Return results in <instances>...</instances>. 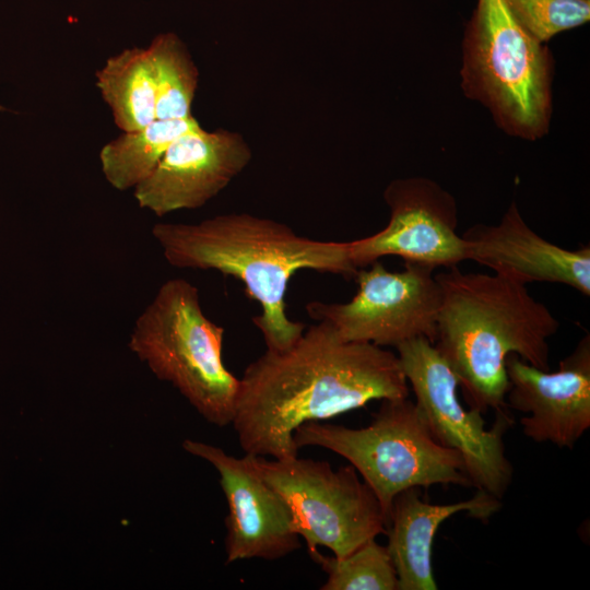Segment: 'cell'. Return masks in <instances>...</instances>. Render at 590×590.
I'll return each instance as SVG.
<instances>
[{
    "label": "cell",
    "instance_id": "52a82bcc",
    "mask_svg": "<svg viewBox=\"0 0 590 590\" xmlns=\"http://www.w3.org/2000/svg\"><path fill=\"white\" fill-rule=\"evenodd\" d=\"M251 459L285 500L310 556L323 546L343 557L386 534L381 504L352 464L334 470L327 461L298 457L268 460L251 455Z\"/></svg>",
    "mask_w": 590,
    "mask_h": 590
},
{
    "label": "cell",
    "instance_id": "277c9868",
    "mask_svg": "<svg viewBox=\"0 0 590 590\" xmlns=\"http://www.w3.org/2000/svg\"><path fill=\"white\" fill-rule=\"evenodd\" d=\"M224 332L204 315L198 287L175 278L138 316L128 346L205 421L225 427L234 417L239 379L223 362Z\"/></svg>",
    "mask_w": 590,
    "mask_h": 590
},
{
    "label": "cell",
    "instance_id": "2e32d148",
    "mask_svg": "<svg viewBox=\"0 0 590 590\" xmlns=\"http://www.w3.org/2000/svg\"><path fill=\"white\" fill-rule=\"evenodd\" d=\"M96 85L123 132L140 130L156 119L155 85L146 48H127L109 57L96 72Z\"/></svg>",
    "mask_w": 590,
    "mask_h": 590
},
{
    "label": "cell",
    "instance_id": "3957f363",
    "mask_svg": "<svg viewBox=\"0 0 590 590\" xmlns=\"http://www.w3.org/2000/svg\"><path fill=\"white\" fill-rule=\"evenodd\" d=\"M436 279L441 304L434 346L471 409L506 408L507 356L550 370L547 340L558 331V319L526 284L497 273H467L457 266Z\"/></svg>",
    "mask_w": 590,
    "mask_h": 590
},
{
    "label": "cell",
    "instance_id": "d6986e66",
    "mask_svg": "<svg viewBox=\"0 0 590 590\" xmlns=\"http://www.w3.org/2000/svg\"><path fill=\"white\" fill-rule=\"evenodd\" d=\"M310 557L327 574L321 590H398V577L387 546L376 539L343 557L319 552Z\"/></svg>",
    "mask_w": 590,
    "mask_h": 590
},
{
    "label": "cell",
    "instance_id": "5b68a950",
    "mask_svg": "<svg viewBox=\"0 0 590 590\" xmlns=\"http://www.w3.org/2000/svg\"><path fill=\"white\" fill-rule=\"evenodd\" d=\"M381 402L365 427L309 422L294 432V441L298 449L317 446L346 459L378 497L387 523L394 497L408 488L472 486L460 453L434 438L415 402Z\"/></svg>",
    "mask_w": 590,
    "mask_h": 590
},
{
    "label": "cell",
    "instance_id": "9c48e42d",
    "mask_svg": "<svg viewBox=\"0 0 590 590\" xmlns=\"http://www.w3.org/2000/svg\"><path fill=\"white\" fill-rule=\"evenodd\" d=\"M359 268L357 292L346 303L310 302L307 314L329 323L343 341L393 346L437 334L441 290L430 267L404 262L392 272L377 261Z\"/></svg>",
    "mask_w": 590,
    "mask_h": 590
},
{
    "label": "cell",
    "instance_id": "6da1fadb",
    "mask_svg": "<svg viewBox=\"0 0 590 590\" xmlns=\"http://www.w3.org/2000/svg\"><path fill=\"white\" fill-rule=\"evenodd\" d=\"M409 393L397 354L343 341L318 321L288 350H267L246 367L232 425L246 455L290 459L297 457L294 432L303 424Z\"/></svg>",
    "mask_w": 590,
    "mask_h": 590
},
{
    "label": "cell",
    "instance_id": "ba28073f",
    "mask_svg": "<svg viewBox=\"0 0 590 590\" xmlns=\"http://www.w3.org/2000/svg\"><path fill=\"white\" fill-rule=\"evenodd\" d=\"M396 349L434 438L460 453L472 486L502 499L514 475L503 439L512 424L507 406L495 411V422L486 429L482 412L461 404L458 379L428 339L409 340Z\"/></svg>",
    "mask_w": 590,
    "mask_h": 590
},
{
    "label": "cell",
    "instance_id": "ac0fdd59",
    "mask_svg": "<svg viewBox=\"0 0 590 590\" xmlns=\"http://www.w3.org/2000/svg\"><path fill=\"white\" fill-rule=\"evenodd\" d=\"M155 85L156 119H188L198 85V70L173 33L157 35L146 48Z\"/></svg>",
    "mask_w": 590,
    "mask_h": 590
},
{
    "label": "cell",
    "instance_id": "30bf717a",
    "mask_svg": "<svg viewBox=\"0 0 590 590\" xmlns=\"http://www.w3.org/2000/svg\"><path fill=\"white\" fill-rule=\"evenodd\" d=\"M385 200L390 209L386 227L350 241L357 269L385 256L433 269L468 260L465 241L457 232L456 201L435 181L421 177L394 180L387 187Z\"/></svg>",
    "mask_w": 590,
    "mask_h": 590
},
{
    "label": "cell",
    "instance_id": "5bb4252c",
    "mask_svg": "<svg viewBox=\"0 0 590 590\" xmlns=\"http://www.w3.org/2000/svg\"><path fill=\"white\" fill-rule=\"evenodd\" d=\"M462 235L468 260L522 284L559 283L590 295V247L570 250L540 236L512 202L496 225L476 224Z\"/></svg>",
    "mask_w": 590,
    "mask_h": 590
},
{
    "label": "cell",
    "instance_id": "8992f818",
    "mask_svg": "<svg viewBox=\"0 0 590 590\" xmlns=\"http://www.w3.org/2000/svg\"><path fill=\"white\" fill-rule=\"evenodd\" d=\"M461 75L464 93L509 134L535 140L547 132L552 57L505 0H477L464 34Z\"/></svg>",
    "mask_w": 590,
    "mask_h": 590
},
{
    "label": "cell",
    "instance_id": "e0dca14e",
    "mask_svg": "<svg viewBox=\"0 0 590 590\" xmlns=\"http://www.w3.org/2000/svg\"><path fill=\"white\" fill-rule=\"evenodd\" d=\"M199 126L193 118L155 119L144 128L105 144L99 152L102 172L117 190L134 188L156 167L169 145L184 132Z\"/></svg>",
    "mask_w": 590,
    "mask_h": 590
},
{
    "label": "cell",
    "instance_id": "9a60e30c",
    "mask_svg": "<svg viewBox=\"0 0 590 590\" xmlns=\"http://www.w3.org/2000/svg\"><path fill=\"white\" fill-rule=\"evenodd\" d=\"M502 507L500 499L483 489L468 500L434 505L421 498V488L399 493L389 512L387 550L398 577V590H436L432 551L440 524L459 512L487 521Z\"/></svg>",
    "mask_w": 590,
    "mask_h": 590
},
{
    "label": "cell",
    "instance_id": "8fae6325",
    "mask_svg": "<svg viewBox=\"0 0 590 590\" xmlns=\"http://www.w3.org/2000/svg\"><path fill=\"white\" fill-rule=\"evenodd\" d=\"M181 446L212 464L220 474L228 507L227 564L252 558L275 560L300 547L288 506L258 472L251 455L236 458L220 447L191 439L184 440Z\"/></svg>",
    "mask_w": 590,
    "mask_h": 590
},
{
    "label": "cell",
    "instance_id": "4fadbf2b",
    "mask_svg": "<svg viewBox=\"0 0 590 590\" xmlns=\"http://www.w3.org/2000/svg\"><path fill=\"white\" fill-rule=\"evenodd\" d=\"M251 152L233 132L197 126L180 134L134 189L140 208L157 216L204 205L249 163Z\"/></svg>",
    "mask_w": 590,
    "mask_h": 590
},
{
    "label": "cell",
    "instance_id": "7a4b0ae2",
    "mask_svg": "<svg viewBox=\"0 0 590 590\" xmlns=\"http://www.w3.org/2000/svg\"><path fill=\"white\" fill-rule=\"evenodd\" d=\"M152 235L166 261L179 269L215 270L244 283L261 306L252 318L267 350L293 346L305 324L287 316L290 280L300 270L354 278L350 241H322L297 235L290 226L248 213L215 215L194 224L157 223Z\"/></svg>",
    "mask_w": 590,
    "mask_h": 590
},
{
    "label": "cell",
    "instance_id": "7c38bea8",
    "mask_svg": "<svg viewBox=\"0 0 590 590\" xmlns=\"http://www.w3.org/2000/svg\"><path fill=\"white\" fill-rule=\"evenodd\" d=\"M506 405L526 414L521 430L535 442L571 449L590 428V335H583L555 371L506 358Z\"/></svg>",
    "mask_w": 590,
    "mask_h": 590
},
{
    "label": "cell",
    "instance_id": "ffe728a7",
    "mask_svg": "<svg viewBox=\"0 0 590 590\" xmlns=\"http://www.w3.org/2000/svg\"><path fill=\"white\" fill-rule=\"evenodd\" d=\"M515 20L540 43L590 19V0H505Z\"/></svg>",
    "mask_w": 590,
    "mask_h": 590
}]
</instances>
